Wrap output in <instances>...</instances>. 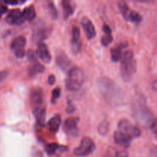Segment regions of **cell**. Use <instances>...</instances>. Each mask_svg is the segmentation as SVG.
Instances as JSON below:
<instances>
[{
  "label": "cell",
  "instance_id": "6da1fadb",
  "mask_svg": "<svg viewBox=\"0 0 157 157\" xmlns=\"http://www.w3.org/2000/svg\"><path fill=\"white\" fill-rule=\"evenodd\" d=\"M101 94L107 103L110 104H118L121 102V89L107 77H101L97 82Z\"/></svg>",
  "mask_w": 157,
  "mask_h": 157
},
{
  "label": "cell",
  "instance_id": "7402d4cb",
  "mask_svg": "<svg viewBox=\"0 0 157 157\" xmlns=\"http://www.w3.org/2000/svg\"><path fill=\"white\" fill-rule=\"evenodd\" d=\"M21 12H22L25 21H32L36 17V11H35V8L34 6L26 7Z\"/></svg>",
  "mask_w": 157,
  "mask_h": 157
},
{
  "label": "cell",
  "instance_id": "1f68e13d",
  "mask_svg": "<svg viewBox=\"0 0 157 157\" xmlns=\"http://www.w3.org/2000/svg\"><path fill=\"white\" fill-rule=\"evenodd\" d=\"M103 31L105 33V35H111V29L107 25H103Z\"/></svg>",
  "mask_w": 157,
  "mask_h": 157
},
{
  "label": "cell",
  "instance_id": "44dd1931",
  "mask_svg": "<svg viewBox=\"0 0 157 157\" xmlns=\"http://www.w3.org/2000/svg\"><path fill=\"white\" fill-rule=\"evenodd\" d=\"M44 67L40 63L36 62L32 64L28 68V75L29 77H35L38 74H41L44 71Z\"/></svg>",
  "mask_w": 157,
  "mask_h": 157
},
{
  "label": "cell",
  "instance_id": "8fae6325",
  "mask_svg": "<svg viewBox=\"0 0 157 157\" xmlns=\"http://www.w3.org/2000/svg\"><path fill=\"white\" fill-rule=\"evenodd\" d=\"M71 46L72 52L75 54L79 53L81 50V48H82L80 29L79 28L76 27V26L73 27V29H72V38Z\"/></svg>",
  "mask_w": 157,
  "mask_h": 157
},
{
  "label": "cell",
  "instance_id": "cb8c5ba5",
  "mask_svg": "<svg viewBox=\"0 0 157 157\" xmlns=\"http://www.w3.org/2000/svg\"><path fill=\"white\" fill-rule=\"evenodd\" d=\"M63 147L60 146L59 144H56V143H52V144H47L44 147V151L46 152L47 154H48L49 156H52L54 155L58 150L62 148Z\"/></svg>",
  "mask_w": 157,
  "mask_h": 157
},
{
  "label": "cell",
  "instance_id": "7c38bea8",
  "mask_svg": "<svg viewBox=\"0 0 157 157\" xmlns=\"http://www.w3.org/2000/svg\"><path fill=\"white\" fill-rule=\"evenodd\" d=\"M6 22H8L10 25H19L24 23L25 19L23 18L22 12L18 9H12L9 12L8 15L6 18Z\"/></svg>",
  "mask_w": 157,
  "mask_h": 157
},
{
  "label": "cell",
  "instance_id": "3957f363",
  "mask_svg": "<svg viewBox=\"0 0 157 157\" xmlns=\"http://www.w3.org/2000/svg\"><path fill=\"white\" fill-rule=\"evenodd\" d=\"M137 69V64L134 58L133 52L130 50H127L123 53L121 58V74L122 78L125 81L131 80Z\"/></svg>",
  "mask_w": 157,
  "mask_h": 157
},
{
  "label": "cell",
  "instance_id": "5bb4252c",
  "mask_svg": "<svg viewBox=\"0 0 157 157\" xmlns=\"http://www.w3.org/2000/svg\"><path fill=\"white\" fill-rule=\"evenodd\" d=\"M35 53H36L37 58H39L41 61H43L44 63H48V64L50 63L51 60H52V56H51L48 48L45 44L42 42H38Z\"/></svg>",
  "mask_w": 157,
  "mask_h": 157
},
{
  "label": "cell",
  "instance_id": "e575fe53",
  "mask_svg": "<svg viewBox=\"0 0 157 157\" xmlns=\"http://www.w3.org/2000/svg\"><path fill=\"white\" fill-rule=\"evenodd\" d=\"M8 11V8L7 6H0V18H2L3 15L6 13V12Z\"/></svg>",
  "mask_w": 157,
  "mask_h": 157
},
{
  "label": "cell",
  "instance_id": "ba28073f",
  "mask_svg": "<svg viewBox=\"0 0 157 157\" xmlns=\"http://www.w3.org/2000/svg\"><path fill=\"white\" fill-rule=\"evenodd\" d=\"M78 121L77 117L67 118L63 123V130L67 134L70 136H75L78 132Z\"/></svg>",
  "mask_w": 157,
  "mask_h": 157
},
{
  "label": "cell",
  "instance_id": "ac0fdd59",
  "mask_svg": "<svg viewBox=\"0 0 157 157\" xmlns=\"http://www.w3.org/2000/svg\"><path fill=\"white\" fill-rule=\"evenodd\" d=\"M127 44H124V43H121V45L117 48H111L110 50V55H111V60L113 62H117L120 61L122 58L123 52L122 49L124 48L127 47Z\"/></svg>",
  "mask_w": 157,
  "mask_h": 157
},
{
  "label": "cell",
  "instance_id": "ffe728a7",
  "mask_svg": "<svg viewBox=\"0 0 157 157\" xmlns=\"http://www.w3.org/2000/svg\"><path fill=\"white\" fill-rule=\"evenodd\" d=\"M51 33H52V27H40L35 32V37L38 38V40H45L50 36Z\"/></svg>",
  "mask_w": 157,
  "mask_h": 157
},
{
  "label": "cell",
  "instance_id": "9a60e30c",
  "mask_svg": "<svg viewBox=\"0 0 157 157\" xmlns=\"http://www.w3.org/2000/svg\"><path fill=\"white\" fill-rule=\"evenodd\" d=\"M113 140L117 145L124 147V148H127L130 147L132 142V138L130 136L122 133V132H120L119 130L114 132Z\"/></svg>",
  "mask_w": 157,
  "mask_h": 157
},
{
  "label": "cell",
  "instance_id": "4dcf8cb0",
  "mask_svg": "<svg viewBox=\"0 0 157 157\" xmlns=\"http://www.w3.org/2000/svg\"><path fill=\"white\" fill-rule=\"evenodd\" d=\"M117 150L114 148L110 147L107 150V153H105L104 157H117Z\"/></svg>",
  "mask_w": 157,
  "mask_h": 157
},
{
  "label": "cell",
  "instance_id": "836d02e7",
  "mask_svg": "<svg viewBox=\"0 0 157 157\" xmlns=\"http://www.w3.org/2000/svg\"><path fill=\"white\" fill-rule=\"evenodd\" d=\"M8 75H9V71H2L0 72V81H3Z\"/></svg>",
  "mask_w": 157,
  "mask_h": 157
},
{
  "label": "cell",
  "instance_id": "484cf974",
  "mask_svg": "<svg viewBox=\"0 0 157 157\" xmlns=\"http://www.w3.org/2000/svg\"><path fill=\"white\" fill-rule=\"evenodd\" d=\"M26 55H27L28 60H29V61H30V62L32 63V64H34V63L38 62V58H37V55H36V53H35V52H34L33 50H32V49L29 50L27 52V53H26Z\"/></svg>",
  "mask_w": 157,
  "mask_h": 157
},
{
  "label": "cell",
  "instance_id": "52a82bcc",
  "mask_svg": "<svg viewBox=\"0 0 157 157\" xmlns=\"http://www.w3.org/2000/svg\"><path fill=\"white\" fill-rule=\"evenodd\" d=\"M118 129H119L120 132H122V133L128 135L132 139L139 137L141 134L140 129L136 126L132 124L127 119H122L121 121H120V122L118 123Z\"/></svg>",
  "mask_w": 157,
  "mask_h": 157
},
{
  "label": "cell",
  "instance_id": "603a6c76",
  "mask_svg": "<svg viewBox=\"0 0 157 157\" xmlns=\"http://www.w3.org/2000/svg\"><path fill=\"white\" fill-rule=\"evenodd\" d=\"M26 42H27V41H26L25 37L18 36L12 41L11 48H12V50H15V49L18 48H24L25 46L26 45Z\"/></svg>",
  "mask_w": 157,
  "mask_h": 157
},
{
  "label": "cell",
  "instance_id": "d590c367",
  "mask_svg": "<svg viewBox=\"0 0 157 157\" xmlns=\"http://www.w3.org/2000/svg\"><path fill=\"white\" fill-rule=\"evenodd\" d=\"M48 84L50 85H53L55 83V75H51L48 76Z\"/></svg>",
  "mask_w": 157,
  "mask_h": 157
},
{
  "label": "cell",
  "instance_id": "5b68a950",
  "mask_svg": "<svg viewBox=\"0 0 157 157\" xmlns=\"http://www.w3.org/2000/svg\"><path fill=\"white\" fill-rule=\"evenodd\" d=\"M96 146L90 137H84L81 144L74 150V154L77 156H86L91 154L94 151Z\"/></svg>",
  "mask_w": 157,
  "mask_h": 157
},
{
  "label": "cell",
  "instance_id": "277c9868",
  "mask_svg": "<svg viewBox=\"0 0 157 157\" xmlns=\"http://www.w3.org/2000/svg\"><path fill=\"white\" fill-rule=\"evenodd\" d=\"M84 84V73L79 67H72L67 73L65 85L68 90L77 91Z\"/></svg>",
  "mask_w": 157,
  "mask_h": 157
},
{
  "label": "cell",
  "instance_id": "4316f807",
  "mask_svg": "<svg viewBox=\"0 0 157 157\" xmlns=\"http://www.w3.org/2000/svg\"><path fill=\"white\" fill-rule=\"evenodd\" d=\"M61 95V88L60 87H55L52 91V102L55 104L57 100L59 98Z\"/></svg>",
  "mask_w": 157,
  "mask_h": 157
},
{
  "label": "cell",
  "instance_id": "7a4b0ae2",
  "mask_svg": "<svg viewBox=\"0 0 157 157\" xmlns=\"http://www.w3.org/2000/svg\"><path fill=\"white\" fill-rule=\"evenodd\" d=\"M133 116L136 118L138 124L146 128H150L154 130H156V119L153 116V113L146 106V104L140 101H138L136 104H133Z\"/></svg>",
  "mask_w": 157,
  "mask_h": 157
},
{
  "label": "cell",
  "instance_id": "9c48e42d",
  "mask_svg": "<svg viewBox=\"0 0 157 157\" xmlns=\"http://www.w3.org/2000/svg\"><path fill=\"white\" fill-rule=\"evenodd\" d=\"M29 101L33 110L42 107L41 106L43 104V94L41 89L33 88L31 90Z\"/></svg>",
  "mask_w": 157,
  "mask_h": 157
},
{
  "label": "cell",
  "instance_id": "d4e9b609",
  "mask_svg": "<svg viewBox=\"0 0 157 157\" xmlns=\"http://www.w3.org/2000/svg\"><path fill=\"white\" fill-rule=\"evenodd\" d=\"M109 127H110V124L107 121H104L100 124L99 127H98V132L101 136H105L109 131Z\"/></svg>",
  "mask_w": 157,
  "mask_h": 157
},
{
  "label": "cell",
  "instance_id": "d6986e66",
  "mask_svg": "<svg viewBox=\"0 0 157 157\" xmlns=\"http://www.w3.org/2000/svg\"><path fill=\"white\" fill-rule=\"evenodd\" d=\"M34 116H35L36 122L40 127H43L44 126V123H45V110L42 107L40 108H36L33 110Z\"/></svg>",
  "mask_w": 157,
  "mask_h": 157
},
{
  "label": "cell",
  "instance_id": "8992f818",
  "mask_svg": "<svg viewBox=\"0 0 157 157\" xmlns=\"http://www.w3.org/2000/svg\"><path fill=\"white\" fill-rule=\"evenodd\" d=\"M119 9L125 20L133 23H140L142 21V15L136 11L131 10L125 2H120L118 3Z\"/></svg>",
  "mask_w": 157,
  "mask_h": 157
},
{
  "label": "cell",
  "instance_id": "e0dca14e",
  "mask_svg": "<svg viewBox=\"0 0 157 157\" xmlns=\"http://www.w3.org/2000/svg\"><path fill=\"white\" fill-rule=\"evenodd\" d=\"M61 124V117L60 115L56 114L48 121V127L49 130L52 133H57L59 130V127Z\"/></svg>",
  "mask_w": 157,
  "mask_h": 157
},
{
  "label": "cell",
  "instance_id": "d6a6232c",
  "mask_svg": "<svg viewBox=\"0 0 157 157\" xmlns=\"http://www.w3.org/2000/svg\"><path fill=\"white\" fill-rule=\"evenodd\" d=\"M75 106L73 105V104L71 102H68V104H67V112L68 113H73L75 112Z\"/></svg>",
  "mask_w": 157,
  "mask_h": 157
},
{
  "label": "cell",
  "instance_id": "8d00e7d4",
  "mask_svg": "<svg viewBox=\"0 0 157 157\" xmlns=\"http://www.w3.org/2000/svg\"><path fill=\"white\" fill-rule=\"evenodd\" d=\"M117 157H129L128 153L126 151H121L117 152Z\"/></svg>",
  "mask_w": 157,
  "mask_h": 157
},
{
  "label": "cell",
  "instance_id": "30bf717a",
  "mask_svg": "<svg viewBox=\"0 0 157 157\" xmlns=\"http://www.w3.org/2000/svg\"><path fill=\"white\" fill-rule=\"evenodd\" d=\"M56 63L58 67L64 72L69 71L72 68L71 61L67 56V55L64 52H62V51H59L57 53Z\"/></svg>",
  "mask_w": 157,
  "mask_h": 157
},
{
  "label": "cell",
  "instance_id": "74e56055",
  "mask_svg": "<svg viewBox=\"0 0 157 157\" xmlns=\"http://www.w3.org/2000/svg\"><path fill=\"white\" fill-rule=\"evenodd\" d=\"M5 3H6V4H8V5H17V4H18V1H13V2L6 1L5 2Z\"/></svg>",
  "mask_w": 157,
  "mask_h": 157
},
{
  "label": "cell",
  "instance_id": "4fadbf2b",
  "mask_svg": "<svg viewBox=\"0 0 157 157\" xmlns=\"http://www.w3.org/2000/svg\"><path fill=\"white\" fill-rule=\"evenodd\" d=\"M81 25H82V28L84 29V32L87 39H93L96 36V29H95L94 25L91 20H90V18H88L87 17H84L81 20Z\"/></svg>",
  "mask_w": 157,
  "mask_h": 157
},
{
  "label": "cell",
  "instance_id": "f1b7e54d",
  "mask_svg": "<svg viewBox=\"0 0 157 157\" xmlns=\"http://www.w3.org/2000/svg\"><path fill=\"white\" fill-rule=\"evenodd\" d=\"M48 9H49V12H50L51 15L53 18H56L58 17V11H57L56 7L54 5L53 2H49L48 4Z\"/></svg>",
  "mask_w": 157,
  "mask_h": 157
},
{
  "label": "cell",
  "instance_id": "83f0119b",
  "mask_svg": "<svg viewBox=\"0 0 157 157\" xmlns=\"http://www.w3.org/2000/svg\"><path fill=\"white\" fill-rule=\"evenodd\" d=\"M113 41V37L111 35H104L101 38V44L104 46H108Z\"/></svg>",
  "mask_w": 157,
  "mask_h": 157
},
{
  "label": "cell",
  "instance_id": "f546056e",
  "mask_svg": "<svg viewBox=\"0 0 157 157\" xmlns=\"http://www.w3.org/2000/svg\"><path fill=\"white\" fill-rule=\"evenodd\" d=\"M14 54H15V56L18 58H21L25 55V51L24 48H18L13 50Z\"/></svg>",
  "mask_w": 157,
  "mask_h": 157
},
{
  "label": "cell",
  "instance_id": "2e32d148",
  "mask_svg": "<svg viewBox=\"0 0 157 157\" xmlns=\"http://www.w3.org/2000/svg\"><path fill=\"white\" fill-rule=\"evenodd\" d=\"M61 5H62L64 18V19H67L71 15H73L75 10V4L73 1L71 0H63L61 2Z\"/></svg>",
  "mask_w": 157,
  "mask_h": 157
}]
</instances>
